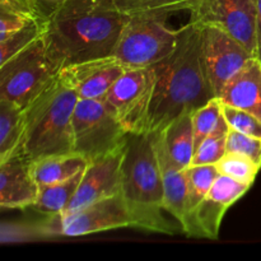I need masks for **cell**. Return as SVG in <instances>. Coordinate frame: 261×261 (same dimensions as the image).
<instances>
[{"label":"cell","mask_w":261,"mask_h":261,"mask_svg":"<svg viewBox=\"0 0 261 261\" xmlns=\"http://www.w3.org/2000/svg\"><path fill=\"white\" fill-rule=\"evenodd\" d=\"M125 227H132V218L120 193L74 213L46 217L36 231L41 236L79 237Z\"/></svg>","instance_id":"8"},{"label":"cell","mask_w":261,"mask_h":261,"mask_svg":"<svg viewBox=\"0 0 261 261\" xmlns=\"http://www.w3.org/2000/svg\"><path fill=\"white\" fill-rule=\"evenodd\" d=\"M154 86L153 66L127 69L107 92L105 101L129 134L147 132Z\"/></svg>","instance_id":"9"},{"label":"cell","mask_w":261,"mask_h":261,"mask_svg":"<svg viewBox=\"0 0 261 261\" xmlns=\"http://www.w3.org/2000/svg\"><path fill=\"white\" fill-rule=\"evenodd\" d=\"M257 43L261 47V0H257Z\"/></svg>","instance_id":"30"},{"label":"cell","mask_w":261,"mask_h":261,"mask_svg":"<svg viewBox=\"0 0 261 261\" xmlns=\"http://www.w3.org/2000/svg\"><path fill=\"white\" fill-rule=\"evenodd\" d=\"M127 70L115 56L94 59L61 69L74 84L79 98L105 99L112 84Z\"/></svg>","instance_id":"14"},{"label":"cell","mask_w":261,"mask_h":261,"mask_svg":"<svg viewBox=\"0 0 261 261\" xmlns=\"http://www.w3.org/2000/svg\"><path fill=\"white\" fill-rule=\"evenodd\" d=\"M121 195L132 227L153 233L175 234L165 217V189L155 149L154 133L129 134L121 160Z\"/></svg>","instance_id":"3"},{"label":"cell","mask_w":261,"mask_h":261,"mask_svg":"<svg viewBox=\"0 0 261 261\" xmlns=\"http://www.w3.org/2000/svg\"><path fill=\"white\" fill-rule=\"evenodd\" d=\"M60 70L48 54L43 35L0 65V98L25 109L53 83Z\"/></svg>","instance_id":"6"},{"label":"cell","mask_w":261,"mask_h":261,"mask_svg":"<svg viewBox=\"0 0 261 261\" xmlns=\"http://www.w3.org/2000/svg\"><path fill=\"white\" fill-rule=\"evenodd\" d=\"M24 129V109L0 98V163L20 153Z\"/></svg>","instance_id":"19"},{"label":"cell","mask_w":261,"mask_h":261,"mask_svg":"<svg viewBox=\"0 0 261 261\" xmlns=\"http://www.w3.org/2000/svg\"><path fill=\"white\" fill-rule=\"evenodd\" d=\"M216 166L222 175L229 176L234 180L251 186L261 168L254 161L237 153H226L216 163Z\"/></svg>","instance_id":"26"},{"label":"cell","mask_w":261,"mask_h":261,"mask_svg":"<svg viewBox=\"0 0 261 261\" xmlns=\"http://www.w3.org/2000/svg\"><path fill=\"white\" fill-rule=\"evenodd\" d=\"M42 0H0V41L37 20L46 19L48 13Z\"/></svg>","instance_id":"20"},{"label":"cell","mask_w":261,"mask_h":261,"mask_svg":"<svg viewBox=\"0 0 261 261\" xmlns=\"http://www.w3.org/2000/svg\"><path fill=\"white\" fill-rule=\"evenodd\" d=\"M218 98L223 105L250 112L261 121V63L257 56L223 87Z\"/></svg>","instance_id":"15"},{"label":"cell","mask_w":261,"mask_h":261,"mask_svg":"<svg viewBox=\"0 0 261 261\" xmlns=\"http://www.w3.org/2000/svg\"><path fill=\"white\" fill-rule=\"evenodd\" d=\"M40 186L32 172V161L18 153L0 163V206L3 209L32 208Z\"/></svg>","instance_id":"13"},{"label":"cell","mask_w":261,"mask_h":261,"mask_svg":"<svg viewBox=\"0 0 261 261\" xmlns=\"http://www.w3.org/2000/svg\"><path fill=\"white\" fill-rule=\"evenodd\" d=\"M193 125L195 149L204 139L211 135L228 134L229 126L222 111L221 99L218 97H214L205 105L196 109L193 112Z\"/></svg>","instance_id":"22"},{"label":"cell","mask_w":261,"mask_h":261,"mask_svg":"<svg viewBox=\"0 0 261 261\" xmlns=\"http://www.w3.org/2000/svg\"><path fill=\"white\" fill-rule=\"evenodd\" d=\"M83 173L84 171H82L63 182L40 188L38 199L32 208L46 217L58 216L63 213L73 199L83 177Z\"/></svg>","instance_id":"21"},{"label":"cell","mask_w":261,"mask_h":261,"mask_svg":"<svg viewBox=\"0 0 261 261\" xmlns=\"http://www.w3.org/2000/svg\"><path fill=\"white\" fill-rule=\"evenodd\" d=\"M89 161L78 153H66L32 161V172L40 188L69 180L87 168Z\"/></svg>","instance_id":"18"},{"label":"cell","mask_w":261,"mask_h":261,"mask_svg":"<svg viewBox=\"0 0 261 261\" xmlns=\"http://www.w3.org/2000/svg\"><path fill=\"white\" fill-rule=\"evenodd\" d=\"M190 18L221 28L256 56L257 0H203Z\"/></svg>","instance_id":"10"},{"label":"cell","mask_w":261,"mask_h":261,"mask_svg":"<svg viewBox=\"0 0 261 261\" xmlns=\"http://www.w3.org/2000/svg\"><path fill=\"white\" fill-rule=\"evenodd\" d=\"M203 55L217 97L245 64L255 56L223 30L209 24H203Z\"/></svg>","instance_id":"11"},{"label":"cell","mask_w":261,"mask_h":261,"mask_svg":"<svg viewBox=\"0 0 261 261\" xmlns=\"http://www.w3.org/2000/svg\"><path fill=\"white\" fill-rule=\"evenodd\" d=\"M155 149L165 189V209L175 217L180 226L185 223L188 211V170H180L166 149L161 132H154Z\"/></svg>","instance_id":"16"},{"label":"cell","mask_w":261,"mask_h":261,"mask_svg":"<svg viewBox=\"0 0 261 261\" xmlns=\"http://www.w3.org/2000/svg\"><path fill=\"white\" fill-rule=\"evenodd\" d=\"M227 135H211L199 144L194 152L191 166L216 165L226 154Z\"/></svg>","instance_id":"29"},{"label":"cell","mask_w":261,"mask_h":261,"mask_svg":"<svg viewBox=\"0 0 261 261\" xmlns=\"http://www.w3.org/2000/svg\"><path fill=\"white\" fill-rule=\"evenodd\" d=\"M256 56H257V59H259V60H260V63H261V47H259V50H257V54H256Z\"/></svg>","instance_id":"31"},{"label":"cell","mask_w":261,"mask_h":261,"mask_svg":"<svg viewBox=\"0 0 261 261\" xmlns=\"http://www.w3.org/2000/svg\"><path fill=\"white\" fill-rule=\"evenodd\" d=\"M152 66L155 86L147 132H161L176 117L217 97L204 61L203 23L199 20L190 18L178 28L173 53Z\"/></svg>","instance_id":"2"},{"label":"cell","mask_w":261,"mask_h":261,"mask_svg":"<svg viewBox=\"0 0 261 261\" xmlns=\"http://www.w3.org/2000/svg\"><path fill=\"white\" fill-rule=\"evenodd\" d=\"M79 96L74 84L59 75L24 109L20 153L30 161L73 153V115Z\"/></svg>","instance_id":"4"},{"label":"cell","mask_w":261,"mask_h":261,"mask_svg":"<svg viewBox=\"0 0 261 261\" xmlns=\"http://www.w3.org/2000/svg\"><path fill=\"white\" fill-rule=\"evenodd\" d=\"M218 175L219 171L216 165L191 166L188 170V211H186L185 223L181 227V231L188 224L189 218L193 216L196 208L208 195Z\"/></svg>","instance_id":"23"},{"label":"cell","mask_w":261,"mask_h":261,"mask_svg":"<svg viewBox=\"0 0 261 261\" xmlns=\"http://www.w3.org/2000/svg\"><path fill=\"white\" fill-rule=\"evenodd\" d=\"M46 25H47V18L30 23L17 32L12 33L5 40L0 41V65L5 64L13 56L42 37L46 32Z\"/></svg>","instance_id":"24"},{"label":"cell","mask_w":261,"mask_h":261,"mask_svg":"<svg viewBox=\"0 0 261 261\" xmlns=\"http://www.w3.org/2000/svg\"><path fill=\"white\" fill-rule=\"evenodd\" d=\"M127 137L105 99H78L73 115L74 152L92 162L124 148Z\"/></svg>","instance_id":"7"},{"label":"cell","mask_w":261,"mask_h":261,"mask_svg":"<svg viewBox=\"0 0 261 261\" xmlns=\"http://www.w3.org/2000/svg\"><path fill=\"white\" fill-rule=\"evenodd\" d=\"M166 15L133 13L122 30L114 56L127 69L148 68L173 53L178 30L167 24Z\"/></svg>","instance_id":"5"},{"label":"cell","mask_w":261,"mask_h":261,"mask_svg":"<svg viewBox=\"0 0 261 261\" xmlns=\"http://www.w3.org/2000/svg\"><path fill=\"white\" fill-rule=\"evenodd\" d=\"M122 153L124 148L88 163L73 199L61 216L78 212L96 201L121 193Z\"/></svg>","instance_id":"12"},{"label":"cell","mask_w":261,"mask_h":261,"mask_svg":"<svg viewBox=\"0 0 261 261\" xmlns=\"http://www.w3.org/2000/svg\"><path fill=\"white\" fill-rule=\"evenodd\" d=\"M161 134L173 163L180 170L190 168L195 150L193 112L176 117L165 129L161 130Z\"/></svg>","instance_id":"17"},{"label":"cell","mask_w":261,"mask_h":261,"mask_svg":"<svg viewBox=\"0 0 261 261\" xmlns=\"http://www.w3.org/2000/svg\"><path fill=\"white\" fill-rule=\"evenodd\" d=\"M226 150V153L245 155L261 167V138L251 137L229 129L227 134Z\"/></svg>","instance_id":"28"},{"label":"cell","mask_w":261,"mask_h":261,"mask_svg":"<svg viewBox=\"0 0 261 261\" xmlns=\"http://www.w3.org/2000/svg\"><path fill=\"white\" fill-rule=\"evenodd\" d=\"M224 119L229 129L251 137L261 138V121L256 116L244 110L222 103Z\"/></svg>","instance_id":"27"},{"label":"cell","mask_w":261,"mask_h":261,"mask_svg":"<svg viewBox=\"0 0 261 261\" xmlns=\"http://www.w3.org/2000/svg\"><path fill=\"white\" fill-rule=\"evenodd\" d=\"M130 17L121 0H63L47 15L48 54L60 69L114 56Z\"/></svg>","instance_id":"1"},{"label":"cell","mask_w":261,"mask_h":261,"mask_svg":"<svg viewBox=\"0 0 261 261\" xmlns=\"http://www.w3.org/2000/svg\"><path fill=\"white\" fill-rule=\"evenodd\" d=\"M130 13H154L168 15L178 12H194L203 0H121Z\"/></svg>","instance_id":"25"}]
</instances>
